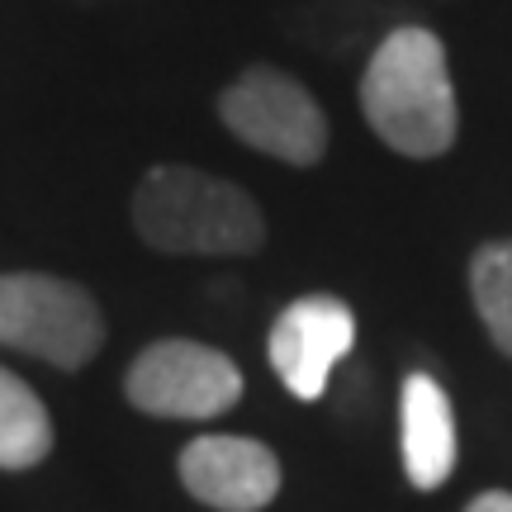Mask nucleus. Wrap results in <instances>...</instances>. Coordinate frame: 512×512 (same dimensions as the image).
Segmentation results:
<instances>
[{
    "instance_id": "1",
    "label": "nucleus",
    "mask_w": 512,
    "mask_h": 512,
    "mask_svg": "<svg viewBox=\"0 0 512 512\" xmlns=\"http://www.w3.org/2000/svg\"><path fill=\"white\" fill-rule=\"evenodd\" d=\"M361 110L384 147H394L399 157H446L460 133L446 43L418 24L384 34L361 76Z\"/></svg>"
},
{
    "instance_id": "2",
    "label": "nucleus",
    "mask_w": 512,
    "mask_h": 512,
    "mask_svg": "<svg viewBox=\"0 0 512 512\" xmlns=\"http://www.w3.org/2000/svg\"><path fill=\"white\" fill-rule=\"evenodd\" d=\"M133 233L171 256H247L266 242L256 200L200 166H152L133 185Z\"/></svg>"
},
{
    "instance_id": "3",
    "label": "nucleus",
    "mask_w": 512,
    "mask_h": 512,
    "mask_svg": "<svg viewBox=\"0 0 512 512\" xmlns=\"http://www.w3.org/2000/svg\"><path fill=\"white\" fill-rule=\"evenodd\" d=\"M0 347H15L57 370H81L105 347V313L76 280L10 271L0 275Z\"/></svg>"
},
{
    "instance_id": "4",
    "label": "nucleus",
    "mask_w": 512,
    "mask_h": 512,
    "mask_svg": "<svg viewBox=\"0 0 512 512\" xmlns=\"http://www.w3.org/2000/svg\"><path fill=\"white\" fill-rule=\"evenodd\" d=\"M219 119L233 138L285 166H318L328 152V119L304 81L275 67L247 72L219 95Z\"/></svg>"
},
{
    "instance_id": "5",
    "label": "nucleus",
    "mask_w": 512,
    "mask_h": 512,
    "mask_svg": "<svg viewBox=\"0 0 512 512\" xmlns=\"http://www.w3.org/2000/svg\"><path fill=\"white\" fill-rule=\"evenodd\" d=\"M124 394L147 418L200 422L219 418L242 399V370L219 347L162 337L128 366Z\"/></svg>"
},
{
    "instance_id": "6",
    "label": "nucleus",
    "mask_w": 512,
    "mask_h": 512,
    "mask_svg": "<svg viewBox=\"0 0 512 512\" xmlns=\"http://www.w3.org/2000/svg\"><path fill=\"white\" fill-rule=\"evenodd\" d=\"M271 370L294 399H323L337 361L356 347V313L337 294H304L275 318L271 328Z\"/></svg>"
},
{
    "instance_id": "7",
    "label": "nucleus",
    "mask_w": 512,
    "mask_h": 512,
    "mask_svg": "<svg viewBox=\"0 0 512 512\" xmlns=\"http://www.w3.org/2000/svg\"><path fill=\"white\" fill-rule=\"evenodd\" d=\"M185 494L214 512H261L280 494V460L266 441L209 432L181 451Z\"/></svg>"
},
{
    "instance_id": "8",
    "label": "nucleus",
    "mask_w": 512,
    "mask_h": 512,
    "mask_svg": "<svg viewBox=\"0 0 512 512\" xmlns=\"http://www.w3.org/2000/svg\"><path fill=\"white\" fill-rule=\"evenodd\" d=\"M456 408L432 375H408L399 399V451L413 489L432 494L456 470Z\"/></svg>"
},
{
    "instance_id": "9",
    "label": "nucleus",
    "mask_w": 512,
    "mask_h": 512,
    "mask_svg": "<svg viewBox=\"0 0 512 512\" xmlns=\"http://www.w3.org/2000/svg\"><path fill=\"white\" fill-rule=\"evenodd\" d=\"M53 451V418L29 384L0 366V470H34Z\"/></svg>"
},
{
    "instance_id": "10",
    "label": "nucleus",
    "mask_w": 512,
    "mask_h": 512,
    "mask_svg": "<svg viewBox=\"0 0 512 512\" xmlns=\"http://www.w3.org/2000/svg\"><path fill=\"white\" fill-rule=\"evenodd\" d=\"M470 294L479 323L489 328L494 347L512 356V238L484 242L470 261Z\"/></svg>"
},
{
    "instance_id": "11",
    "label": "nucleus",
    "mask_w": 512,
    "mask_h": 512,
    "mask_svg": "<svg viewBox=\"0 0 512 512\" xmlns=\"http://www.w3.org/2000/svg\"><path fill=\"white\" fill-rule=\"evenodd\" d=\"M465 512H512V494L508 489H489V494H479L465 503Z\"/></svg>"
}]
</instances>
